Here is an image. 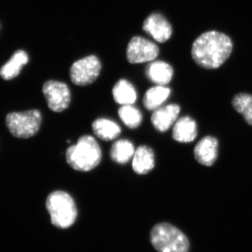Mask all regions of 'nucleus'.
<instances>
[{"mask_svg":"<svg viewBox=\"0 0 252 252\" xmlns=\"http://www.w3.org/2000/svg\"><path fill=\"white\" fill-rule=\"evenodd\" d=\"M233 50V42L228 36L217 31L204 33L192 46L193 59L200 67L213 69L226 61Z\"/></svg>","mask_w":252,"mask_h":252,"instance_id":"obj_1","label":"nucleus"},{"mask_svg":"<svg viewBox=\"0 0 252 252\" xmlns=\"http://www.w3.org/2000/svg\"><path fill=\"white\" fill-rule=\"evenodd\" d=\"M102 159V151L94 137L84 135L77 143L71 146L66 152L68 165L79 172H89L95 168Z\"/></svg>","mask_w":252,"mask_h":252,"instance_id":"obj_2","label":"nucleus"},{"mask_svg":"<svg viewBox=\"0 0 252 252\" xmlns=\"http://www.w3.org/2000/svg\"><path fill=\"white\" fill-rule=\"evenodd\" d=\"M46 205L51 223L57 228L67 229L77 220V206L74 199L67 192L56 190L49 194Z\"/></svg>","mask_w":252,"mask_h":252,"instance_id":"obj_3","label":"nucleus"},{"mask_svg":"<svg viewBox=\"0 0 252 252\" xmlns=\"http://www.w3.org/2000/svg\"><path fill=\"white\" fill-rule=\"evenodd\" d=\"M150 240L158 252H189L190 248L187 237L170 223L154 225L151 230Z\"/></svg>","mask_w":252,"mask_h":252,"instance_id":"obj_4","label":"nucleus"},{"mask_svg":"<svg viewBox=\"0 0 252 252\" xmlns=\"http://www.w3.org/2000/svg\"><path fill=\"white\" fill-rule=\"evenodd\" d=\"M42 122L41 112L36 109L24 112L10 113L6 117V126L15 137L29 138L35 135Z\"/></svg>","mask_w":252,"mask_h":252,"instance_id":"obj_5","label":"nucleus"},{"mask_svg":"<svg viewBox=\"0 0 252 252\" xmlns=\"http://www.w3.org/2000/svg\"><path fill=\"white\" fill-rule=\"evenodd\" d=\"M100 61L95 56H89L76 61L69 71L71 81L75 85H90L97 79L100 73Z\"/></svg>","mask_w":252,"mask_h":252,"instance_id":"obj_6","label":"nucleus"},{"mask_svg":"<svg viewBox=\"0 0 252 252\" xmlns=\"http://www.w3.org/2000/svg\"><path fill=\"white\" fill-rule=\"evenodd\" d=\"M43 94L49 109L55 112H62L68 108L71 102L69 87L61 81L50 80L43 86Z\"/></svg>","mask_w":252,"mask_h":252,"instance_id":"obj_7","label":"nucleus"},{"mask_svg":"<svg viewBox=\"0 0 252 252\" xmlns=\"http://www.w3.org/2000/svg\"><path fill=\"white\" fill-rule=\"evenodd\" d=\"M157 44L141 36H134L127 45V59L132 64H138L154 61L158 56Z\"/></svg>","mask_w":252,"mask_h":252,"instance_id":"obj_8","label":"nucleus"},{"mask_svg":"<svg viewBox=\"0 0 252 252\" xmlns=\"http://www.w3.org/2000/svg\"><path fill=\"white\" fill-rule=\"evenodd\" d=\"M143 30L158 42L164 43L170 39L172 29L168 21L159 14L150 15L144 21Z\"/></svg>","mask_w":252,"mask_h":252,"instance_id":"obj_9","label":"nucleus"},{"mask_svg":"<svg viewBox=\"0 0 252 252\" xmlns=\"http://www.w3.org/2000/svg\"><path fill=\"white\" fill-rule=\"evenodd\" d=\"M194 156L199 163L212 166L218 157V141L212 136L204 137L195 146Z\"/></svg>","mask_w":252,"mask_h":252,"instance_id":"obj_10","label":"nucleus"},{"mask_svg":"<svg viewBox=\"0 0 252 252\" xmlns=\"http://www.w3.org/2000/svg\"><path fill=\"white\" fill-rule=\"evenodd\" d=\"M180 112L178 104H170L154 110L151 121L154 127L159 132H164L170 129L177 120Z\"/></svg>","mask_w":252,"mask_h":252,"instance_id":"obj_11","label":"nucleus"},{"mask_svg":"<svg viewBox=\"0 0 252 252\" xmlns=\"http://www.w3.org/2000/svg\"><path fill=\"white\" fill-rule=\"evenodd\" d=\"M155 165L154 151L147 146H140L136 149L132 157V167L138 175H146L153 170Z\"/></svg>","mask_w":252,"mask_h":252,"instance_id":"obj_12","label":"nucleus"},{"mask_svg":"<svg viewBox=\"0 0 252 252\" xmlns=\"http://www.w3.org/2000/svg\"><path fill=\"white\" fill-rule=\"evenodd\" d=\"M197 136V124L190 117L181 118L174 126L172 138L181 143L193 142Z\"/></svg>","mask_w":252,"mask_h":252,"instance_id":"obj_13","label":"nucleus"},{"mask_svg":"<svg viewBox=\"0 0 252 252\" xmlns=\"http://www.w3.org/2000/svg\"><path fill=\"white\" fill-rule=\"evenodd\" d=\"M146 74L154 84L165 86L171 81L173 77V69L168 63L155 61L147 66Z\"/></svg>","mask_w":252,"mask_h":252,"instance_id":"obj_14","label":"nucleus"},{"mask_svg":"<svg viewBox=\"0 0 252 252\" xmlns=\"http://www.w3.org/2000/svg\"><path fill=\"white\" fill-rule=\"evenodd\" d=\"M29 61L28 55L26 51L19 50L16 51L11 59L0 69V76L5 79H14L17 77L23 66L26 65Z\"/></svg>","mask_w":252,"mask_h":252,"instance_id":"obj_15","label":"nucleus"},{"mask_svg":"<svg viewBox=\"0 0 252 252\" xmlns=\"http://www.w3.org/2000/svg\"><path fill=\"white\" fill-rule=\"evenodd\" d=\"M94 135L104 141L115 140L122 132L120 126L117 123L107 119H98L92 124Z\"/></svg>","mask_w":252,"mask_h":252,"instance_id":"obj_16","label":"nucleus"},{"mask_svg":"<svg viewBox=\"0 0 252 252\" xmlns=\"http://www.w3.org/2000/svg\"><path fill=\"white\" fill-rule=\"evenodd\" d=\"M113 97L118 104L122 105L133 104L137 100V92L131 83L126 79H121L114 86Z\"/></svg>","mask_w":252,"mask_h":252,"instance_id":"obj_17","label":"nucleus"},{"mask_svg":"<svg viewBox=\"0 0 252 252\" xmlns=\"http://www.w3.org/2000/svg\"><path fill=\"white\" fill-rule=\"evenodd\" d=\"M170 93L171 90L164 86H157L151 88L144 96V107L148 110H156L168 98Z\"/></svg>","mask_w":252,"mask_h":252,"instance_id":"obj_18","label":"nucleus"},{"mask_svg":"<svg viewBox=\"0 0 252 252\" xmlns=\"http://www.w3.org/2000/svg\"><path fill=\"white\" fill-rule=\"evenodd\" d=\"M135 152V147L130 141L119 140L112 144L109 154L113 161L126 164L132 158Z\"/></svg>","mask_w":252,"mask_h":252,"instance_id":"obj_19","label":"nucleus"},{"mask_svg":"<svg viewBox=\"0 0 252 252\" xmlns=\"http://www.w3.org/2000/svg\"><path fill=\"white\" fill-rule=\"evenodd\" d=\"M235 110L243 116L245 122L252 126V95L247 94H236L232 100Z\"/></svg>","mask_w":252,"mask_h":252,"instance_id":"obj_20","label":"nucleus"},{"mask_svg":"<svg viewBox=\"0 0 252 252\" xmlns=\"http://www.w3.org/2000/svg\"><path fill=\"white\" fill-rule=\"evenodd\" d=\"M119 116L124 124L130 128H137L142 123V113L132 104L122 105L119 109Z\"/></svg>","mask_w":252,"mask_h":252,"instance_id":"obj_21","label":"nucleus"}]
</instances>
